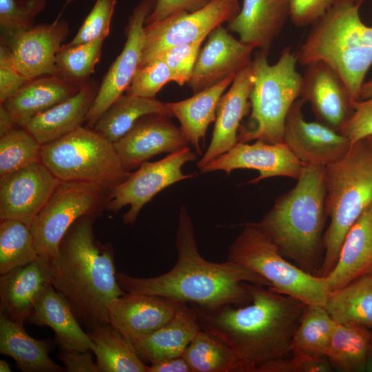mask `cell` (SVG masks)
Listing matches in <instances>:
<instances>
[{
	"mask_svg": "<svg viewBox=\"0 0 372 372\" xmlns=\"http://www.w3.org/2000/svg\"><path fill=\"white\" fill-rule=\"evenodd\" d=\"M175 245L177 260L167 272L151 278L116 273L126 293L158 296L206 309L242 305L251 300L252 285L269 287L262 278L227 260L212 262L199 253L192 220L180 208Z\"/></svg>",
	"mask_w": 372,
	"mask_h": 372,
	"instance_id": "6da1fadb",
	"label": "cell"
},
{
	"mask_svg": "<svg viewBox=\"0 0 372 372\" xmlns=\"http://www.w3.org/2000/svg\"><path fill=\"white\" fill-rule=\"evenodd\" d=\"M203 330L231 347L247 372L292 353V340L306 304L265 286L252 285L242 305L206 309L191 304Z\"/></svg>",
	"mask_w": 372,
	"mask_h": 372,
	"instance_id": "7a4b0ae2",
	"label": "cell"
},
{
	"mask_svg": "<svg viewBox=\"0 0 372 372\" xmlns=\"http://www.w3.org/2000/svg\"><path fill=\"white\" fill-rule=\"evenodd\" d=\"M97 218L77 220L63 237L51 261L52 285L87 332L109 322L108 303L126 293L117 280L112 245L95 238Z\"/></svg>",
	"mask_w": 372,
	"mask_h": 372,
	"instance_id": "3957f363",
	"label": "cell"
},
{
	"mask_svg": "<svg viewBox=\"0 0 372 372\" xmlns=\"http://www.w3.org/2000/svg\"><path fill=\"white\" fill-rule=\"evenodd\" d=\"M324 167L304 166L296 185L254 223L285 257L316 276L322 262L323 230L328 217Z\"/></svg>",
	"mask_w": 372,
	"mask_h": 372,
	"instance_id": "277c9868",
	"label": "cell"
},
{
	"mask_svg": "<svg viewBox=\"0 0 372 372\" xmlns=\"http://www.w3.org/2000/svg\"><path fill=\"white\" fill-rule=\"evenodd\" d=\"M360 0H341L311 25L300 46L303 66L322 61L340 77L353 101L360 100L366 74L372 65V26L360 16Z\"/></svg>",
	"mask_w": 372,
	"mask_h": 372,
	"instance_id": "5b68a950",
	"label": "cell"
},
{
	"mask_svg": "<svg viewBox=\"0 0 372 372\" xmlns=\"http://www.w3.org/2000/svg\"><path fill=\"white\" fill-rule=\"evenodd\" d=\"M326 210L330 223L324 233V257L317 276L334 267L343 240L353 225L372 205V149L366 139L352 145L324 167Z\"/></svg>",
	"mask_w": 372,
	"mask_h": 372,
	"instance_id": "8992f818",
	"label": "cell"
},
{
	"mask_svg": "<svg viewBox=\"0 0 372 372\" xmlns=\"http://www.w3.org/2000/svg\"><path fill=\"white\" fill-rule=\"evenodd\" d=\"M268 53L260 50L252 59L255 81L249 94L250 114L240 126L238 143H283L287 115L300 98L302 74L296 70V55L286 47L277 62L271 65Z\"/></svg>",
	"mask_w": 372,
	"mask_h": 372,
	"instance_id": "52a82bcc",
	"label": "cell"
},
{
	"mask_svg": "<svg viewBox=\"0 0 372 372\" xmlns=\"http://www.w3.org/2000/svg\"><path fill=\"white\" fill-rule=\"evenodd\" d=\"M41 162L61 181L90 183L109 193L131 174L123 167L114 143L83 126L42 145Z\"/></svg>",
	"mask_w": 372,
	"mask_h": 372,
	"instance_id": "ba28073f",
	"label": "cell"
},
{
	"mask_svg": "<svg viewBox=\"0 0 372 372\" xmlns=\"http://www.w3.org/2000/svg\"><path fill=\"white\" fill-rule=\"evenodd\" d=\"M227 260L253 271L280 293L306 304L325 306L329 291L325 277L310 273L285 257L254 223L244 225L228 249Z\"/></svg>",
	"mask_w": 372,
	"mask_h": 372,
	"instance_id": "9c48e42d",
	"label": "cell"
},
{
	"mask_svg": "<svg viewBox=\"0 0 372 372\" xmlns=\"http://www.w3.org/2000/svg\"><path fill=\"white\" fill-rule=\"evenodd\" d=\"M109 194L93 183L61 181L30 225L39 256L53 260L69 228L82 217L100 216Z\"/></svg>",
	"mask_w": 372,
	"mask_h": 372,
	"instance_id": "30bf717a",
	"label": "cell"
},
{
	"mask_svg": "<svg viewBox=\"0 0 372 372\" xmlns=\"http://www.w3.org/2000/svg\"><path fill=\"white\" fill-rule=\"evenodd\" d=\"M240 10L238 1L211 0L196 11H181L165 19L145 25L144 44L139 66L172 46L204 40L214 29L233 19Z\"/></svg>",
	"mask_w": 372,
	"mask_h": 372,
	"instance_id": "8fae6325",
	"label": "cell"
},
{
	"mask_svg": "<svg viewBox=\"0 0 372 372\" xmlns=\"http://www.w3.org/2000/svg\"><path fill=\"white\" fill-rule=\"evenodd\" d=\"M196 159V154L185 146L161 160L144 163L110 193L106 209L118 211L130 205L123 221L125 225L133 224L143 207L156 194L174 183L194 176L192 174H185L182 167Z\"/></svg>",
	"mask_w": 372,
	"mask_h": 372,
	"instance_id": "7c38bea8",
	"label": "cell"
},
{
	"mask_svg": "<svg viewBox=\"0 0 372 372\" xmlns=\"http://www.w3.org/2000/svg\"><path fill=\"white\" fill-rule=\"evenodd\" d=\"M156 1L141 0L134 8L125 28V45L99 85L85 120L86 127L92 128L130 85L141 63L145 20L153 10Z\"/></svg>",
	"mask_w": 372,
	"mask_h": 372,
	"instance_id": "4fadbf2b",
	"label": "cell"
},
{
	"mask_svg": "<svg viewBox=\"0 0 372 372\" xmlns=\"http://www.w3.org/2000/svg\"><path fill=\"white\" fill-rule=\"evenodd\" d=\"M61 180L41 161L0 176V220L30 227Z\"/></svg>",
	"mask_w": 372,
	"mask_h": 372,
	"instance_id": "5bb4252c",
	"label": "cell"
},
{
	"mask_svg": "<svg viewBox=\"0 0 372 372\" xmlns=\"http://www.w3.org/2000/svg\"><path fill=\"white\" fill-rule=\"evenodd\" d=\"M298 98L291 107L285 123L283 142L304 166L326 167L342 156L351 146L340 132L318 121H307Z\"/></svg>",
	"mask_w": 372,
	"mask_h": 372,
	"instance_id": "9a60e30c",
	"label": "cell"
},
{
	"mask_svg": "<svg viewBox=\"0 0 372 372\" xmlns=\"http://www.w3.org/2000/svg\"><path fill=\"white\" fill-rule=\"evenodd\" d=\"M237 143L231 149L200 169L201 173L234 169H254L259 176L247 183H257L271 177L299 178L304 165L283 142L268 143L262 141Z\"/></svg>",
	"mask_w": 372,
	"mask_h": 372,
	"instance_id": "2e32d148",
	"label": "cell"
},
{
	"mask_svg": "<svg viewBox=\"0 0 372 372\" xmlns=\"http://www.w3.org/2000/svg\"><path fill=\"white\" fill-rule=\"evenodd\" d=\"M69 32V24L56 19L50 23L35 24L27 30L1 36V42L10 49L19 73L30 81L55 75L56 56Z\"/></svg>",
	"mask_w": 372,
	"mask_h": 372,
	"instance_id": "e0dca14e",
	"label": "cell"
},
{
	"mask_svg": "<svg viewBox=\"0 0 372 372\" xmlns=\"http://www.w3.org/2000/svg\"><path fill=\"white\" fill-rule=\"evenodd\" d=\"M169 118L160 114L144 116L114 143L127 171L140 167L154 156L187 146L189 143L180 128L174 125Z\"/></svg>",
	"mask_w": 372,
	"mask_h": 372,
	"instance_id": "ac0fdd59",
	"label": "cell"
},
{
	"mask_svg": "<svg viewBox=\"0 0 372 372\" xmlns=\"http://www.w3.org/2000/svg\"><path fill=\"white\" fill-rule=\"evenodd\" d=\"M300 98L309 103L317 121L339 132L353 111L354 101L345 84L322 61L305 66Z\"/></svg>",
	"mask_w": 372,
	"mask_h": 372,
	"instance_id": "d6986e66",
	"label": "cell"
},
{
	"mask_svg": "<svg viewBox=\"0 0 372 372\" xmlns=\"http://www.w3.org/2000/svg\"><path fill=\"white\" fill-rule=\"evenodd\" d=\"M254 49L235 39L222 25L216 28L198 52L189 87L196 94L236 75L251 63Z\"/></svg>",
	"mask_w": 372,
	"mask_h": 372,
	"instance_id": "ffe728a7",
	"label": "cell"
},
{
	"mask_svg": "<svg viewBox=\"0 0 372 372\" xmlns=\"http://www.w3.org/2000/svg\"><path fill=\"white\" fill-rule=\"evenodd\" d=\"M181 303L155 295L125 293L108 303L109 323L134 343L167 324Z\"/></svg>",
	"mask_w": 372,
	"mask_h": 372,
	"instance_id": "44dd1931",
	"label": "cell"
},
{
	"mask_svg": "<svg viewBox=\"0 0 372 372\" xmlns=\"http://www.w3.org/2000/svg\"><path fill=\"white\" fill-rule=\"evenodd\" d=\"M254 81L251 63L236 75L229 90L221 96L209 145L197 163L199 169L228 152L238 143L240 123L250 111L249 94Z\"/></svg>",
	"mask_w": 372,
	"mask_h": 372,
	"instance_id": "7402d4cb",
	"label": "cell"
},
{
	"mask_svg": "<svg viewBox=\"0 0 372 372\" xmlns=\"http://www.w3.org/2000/svg\"><path fill=\"white\" fill-rule=\"evenodd\" d=\"M52 285L51 262L40 256L34 261L1 275L0 312L23 324L34 311L41 291Z\"/></svg>",
	"mask_w": 372,
	"mask_h": 372,
	"instance_id": "603a6c76",
	"label": "cell"
},
{
	"mask_svg": "<svg viewBox=\"0 0 372 372\" xmlns=\"http://www.w3.org/2000/svg\"><path fill=\"white\" fill-rule=\"evenodd\" d=\"M291 0H243L238 14L227 29L247 45L269 52L275 38L290 16Z\"/></svg>",
	"mask_w": 372,
	"mask_h": 372,
	"instance_id": "cb8c5ba5",
	"label": "cell"
},
{
	"mask_svg": "<svg viewBox=\"0 0 372 372\" xmlns=\"http://www.w3.org/2000/svg\"><path fill=\"white\" fill-rule=\"evenodd\" d=\"M99 86L88 80L77 93L32 118L23 127L42 145L82 126Z\"/></svg>",
	"mask_w": 372,
	"mask_h": 372,
	"instance_id": "d4e9b609",
	"label": "cell"
},
{
	"mask_svg": "<svg viewBox=\"0 0 372 372\" xmlns=\"http://www.w3.org/2000/svg\"><path fill=\"white\" fill-rule=\"evenodd\" d=\"M372 269V205L356 220L342 244L337 262L325 277L330 293Z\"/></svg>",
	"mask_w": 372,
	"mask_h": 372,
	"instance_id": "484cf974",
	"label": "cell"
},
{
	"mask_svg": "<svg viewBox=\"0 0 372 372\" xmlns=\"http://www.w3.org/2000/svg\"><path fill=\"white\" fill-rule=\"evenodd\" d=\"M200 330L193 307L182 302L167 324L133 344L145 363L153 364L181 356Z\"/></svg>",
	"mask_w": 372,
	"mask_h": 372,
	"instance_id": "4316f807",
	"label": "cell"
},
{
	"mask_svg": "<svg viewBox=\"0 0 372 372\" xmlns=\"http://www.w3.org/2000/svg\"><path fill=\"white\" fill-rule=\"evenodd\" d=\"M81 85L56 75H46L26 82L2 105L19 127L34 116L72 96Z\"/></svg>",
	"mask_w": 372,
	"mask_h": 372,
	"instance_id": "83f0119b",
	"label": "cell"
},
{
	"mask_svg": "<svg viewBox=\"0 0 372 372\" xmlns=\"http://www.w3.org/2000/svg\"><path fill=\"white\" fill-rule=\"evenodd\" d=\"M28 321L50 327L62 348L79 351L92 349V342L87 332L83 331L68 302L52 285L45 287L38 296Z\"/></svg>",
	"mask_w": 372,
	"mask_h": 372,
	"instance_id": "f1b7e54d",
	"label": "cell"
},
{
	"mask_svg": "<svg viewBox=\"0 0 372 372\" xmlns=\"http://www.w3.org/2000/svg\"><path fill=\"white\" fill-rule=\"evenodd\" d=\"M235 76L230 75L189 99L167 103L172 115L178 120L185 137L198 154H201L200 139L205 138L209 125L215 121L218 102Z\"/></svg>",
	"mask_w": 372,
	"mask_h": 372,
	"instance_id": "f546056e",
	"label": "cell"
},
{
	"mask_svg": "<svg viewBox=\"0 0 372 372\" xmlns=\"http://www.w3.org/2000/svg\"><path fill=\"white\" fill-rule=\"evenodd\" d=\"M50 344L33 338L23 324L10 320L0 312V353L12 358L23 372H62L65 368L49 356Z\"/></svg>",
	"mask_w": 372,
	"mask_h": 372,
	"instance_id": "4dcf8cb0",
	"label": "cell"
},
{
	"mask_svg": "<svg viewBox=\"0 0 372 372\" xmlns=\"http://www.w3.org/2000/svg\"><path fill=\"white\" fill-rule=\"evenodd\" d=\"M87 333L99 372H146L147 364L139 358L133 343L109 322Z\"/></svg>",
	"mask_w": 372,
	"mask_h": 372,
	"instance_id": "1f68e13d",
	"label": "cell"
},
{
	"mask_svg": "<svg viewBox=\"0 0 372 372\" xmlns=\"http://www.w3.org/2000/svg\"><path fill=\"white\" fill-rule=\"evenodd\" d=\"M160 114L173 116L167 103L131 94L121 95L99 118L92 129L114 143L143 116Z\"/></svg>",
	"mask_w": 372,
	"mask_h": 372,
	"instance_id": "d6a6232c",
	"label": "cell"
},
{
	"mask_svg": "<svg viewBox=\"0 0 372 372\" xmlns=\"http://www.w3.org/2000/svg\"><path fill=\"white\" fill-rule=\"evenodd\" d=\"M324 307L338 324L372 330V276L365 274L330 293Z\"/></svg>",
	"mask_w": 372,
	"mask_h": 372,
	"instance_id": "836d02e7",
	"label": "cell"
},
{
	"mask_svg": "<svg viewBox=\"0 0 372 372\" xmlns=\"http://www.w3.org/2000/svg\"><path fill=\"white\" fill-rule=\"evenodd\" d=\"M371 330L353 324H338L325 358L342 372L365 371Z\"/></svg>",
	"mask_w": 372,
	"mask_h": 372,
	"instance_id": "e575fe53",
	"label": "cell"
},
{
	"mask_svg": "<svg viewBox=\"0 0 372 372\" xmlns=\"http://www.w3.org/2000/svg\"><path fill=\"white\" fill-rule=\"evenodd\" d=\"M182 356L193 372H247L231 347L203 330L197 333Z\"/></svg>",
	"mask_w": 372,
	"mask_h": 372,
	"instance_id": "d590c367",
	"label": "cell"
},
{
	"mask_svg": "<svg viewBox=\"0 0 372 372\" xmlns=\"http://www.w3.org/2000/svg\"><path fill=\"white\" fill-rule=\"evenodd\" d=\"M337 323L324 306L306 304L292 340V353L325 358Z\"/></svg>",
	"mask_w": 372,
	"mask_h": 372,
	"instance_id": "8d00e7d4",
	"label": "cell"
},
{
	"mask_svg": "<svg viewBox=\"0 0 372 372\" xmlns=\"http://www.w3.org/2000/svg\"><path fill=\"white\" fill-rule=\"evenodd\" d=\"M39 257L30 227L17 220L0 223V275Z\"/></svg>",
	"mask_w": 372,
	"mask_h": 372,
	"instance_id": "74e56055",
	"label": "cell"
},
{
	"mask_svg": "<svg viewBox=\"0 0 372 372\" xmlns=\"http://www.w3.org/2000/svg\"><path fill=\"white\" fill-rule=\"evenodd\" d=\"M103 39L68 45H62L56 56L55 75L82 85L94 73L101 56Z\"/></svg>",
	"mask_w": 372,
	"mask_h": 372,
	"instance_id": "f35d334b",
	"label": "cell"
},
{
	"mask_svg": "<svg viewBox=\"0 0 372 372\" xmlns=\"http://www.w3.org/2000/svg\"><path fill=\"white\" fill-rule=\"evenodd\" d=\"M41 145L24 127L0 136V176L41 161Z\"/></svg>",
	"mask_w": 372,
	"mask_h": 372,
	"instance_id": "ab89813d",
	"label": "cell"
},
{
	"mask_svg": "<svg viewBox=\"0 0 372 372\" xmlns=\"http://www.w3.org/2000/svg\"><path fill=\"white\" fill-rule=\"evenodd\" d=\"M46 0H0L1 36L27 30L45 8Z\"/></svg>",
	"mask_w": 372,
	"mask_h": 372,
	"instance_id": "60d3db41",
	"label": "cell"
},
{
	"mask_svg": "<svg viewBox=\"0 0 372 372\" xmlns=\"http://www.w3.org/2000/svg\"><path fill=\"white\" fill-rule=\"evenodd\" d=\"M169 81H172V76L168 67L161 59L156 57L137 68L125 93L154 99L161 89Z\"/></svg>",
	"mask_w": 372,
	"mask_h": 372,
	"instance_id": "b9f144b4",
	"label": "cell"
},
{
	"mask_svg": "<svg viewBox=\"0 0 372 372\" xmlns=\"http://www.w3.org/2000/svg\"><path fill=\"white\" fill-rule=\"evenodd\" d=\"M116 4V0H96L75 37L66 44L75 45L99 39H105L110 34Z\"/></svg>",
	"mask_w": 372,
	"mask_h": 372,
	"instance_id": "7bdbcfd3",
	"label": "cell"
},
{
	"mask_svg": "<svg viewBox=\"0 0 372 372\" xmlns=\"http://www.w3.org/2000/svg\"><path fill=\"white\" fill-rule=\"evenodd\" d=\"M203 41L172 46L156 56L166 63L171 73L172 81L181 86L188 83Z\"/></svg>",
	"mask_w": 372,
	"mask_h": 372,
	"instance_id": "ee69618b",
	"label": "cell"
},
{
	"mask_svg": "<svg viewBox=\"0 0 372 372\" xmlns=\"http://www.w3.org/2000/svg\"><path fill=\"white\" fill-rule=\"evenodd\" d=\"M286 356L267 361L256 366L254 372H329L333 367L326 358H315L292 353Z\"/></svg>",
	"mask_w": 372,
	"mask_h": 372,
	"instance_id": "f6af8a7d",
	"label": "cell"
},
{
	"mask_svg": "<svg viewBox=\"0 0 372 372\" xmlns=\"http://www.w3.org/2000/svg\"><path fill=\"white\" fill-rule=\"evenodd\" d=\"M351 145L372 135V95L353 103V111L340 130Z\"/></svg>",
	"mask_w": 372,
	"mask_h": 372,
	"instance_id": "bcb514c9",
	"label": "cell"
},
{
	"mask_svg": "<svg viewBox=\"0 0 372 372\" xmlns=\"http://www.w3.org/2000/svg\"><path fill=\"white\" fill-rule=\"evenodd\" d=\"M18 71L10 49L0 45V104L14 94L26 82Z\"/></svg>",
	"mask_w": 372,
	"mask_h": 372,
	"instance_id": "7dc6e473",
	"label": "cell"
},
{
	"mask_svg": "<svg viewBox=\"0 0 372 372\" xmlns=\"http://www.w3.org/2000/svg\"><path fill=\"white\" fill-rule=\"evenodd\" d=\"M341 0H291L290 19L294 25H311Z\"/></svg>",
	"mask_w": 372,
	"mask_h": 372,
	"instance_id": "c3c4849f",
	"label": "cell"
},
{
	"mask_svg": "<svg viewBox=\"0 0 372 372\" xmlns=\"http://www.w3.org/2000/svg\"><path fill=\"white\" fill-rule=\"evenodd\" d=\"M211 0H156L152 12L145 20V25L165 19L181 11L194 12Z\"/></svg>",
	"mask_w": 372,
	"mask_h": 372,
	"instance_id": "681fc988",
	"label": "cell"
},
{
	"mask_svg": "<svg viewBox=\"0 0 372 372\" xmlns=\"http://www.w3.org/2000/svg\"><path fill=\"white\" fill-rule=\"evenodd\" d=\"M91 350L79 351L61 347L59 360L68 372H99Z\"/></svg>",
	"mask_w": 372,
	"mask_h": 372,
	"instance_id": "f907efd6",
	"label": "cell"
},
{
	"mask_svg": "<svg viewBox=\"0 0 372 372\" xmlns=\"http://www.w3.org/2000/svg\"><path fill=\"white\" fill-rule=\"evenodd\" d=\"M146 372H193L183 357L165 359L147 365Z\"/></svg>",
	"mask_w": 372,
	"mask_h": 372,
	"instance_id": "816d5d0a",
	"label": "cell"
},
{
	"mask_svg": "<svg viewBox=\"0 0 372 372\" xmlns=\"http://www.w3.org/2000/svg\"><path fill=\"white\" fill-rule=\"evenodd\" d=\"M19 127L7 110L0 105V136H2L10 130Z\"/></svg>",
	"mask_w": 372,
	"mask_h": 372,
	"instance_id": "f5cc1de1",
	"label": "cell"
},
{
	"mask_svg": "<svg viewBox=\"0 0 372 372\" xmlns=\"http://www.w3.org/2000/svg\"><path fill=\"white\" fill-rule=\"evenodd\" d=\"M372 95V79L364 82L360 93L361 99H364Z\"/></svg>",
	"mask_w": 372,
	"mask_h": 372,
	"instance_id": "db71d44e",
	"label": "cell"
},
{
	"mask_svg": "<svg viewBox=\"0 0 372 372\" xmlns=\"http://www.w3.org/2000/svg\"><path fill=\"white\" fill-rule=\"evenodd\" d=\"M365 371L372 372V330H371V338L368 350Z\"/></svg>",
	"mask_w": 372,
	"mask_h": 372,
	"instance_id": "11a10c76",
	"label": "cell"
},
{
	"mask_svg": "<svg viewBox=\"0 0 372 372\" xmlns=\"http://www.w3.org/2000/svg\"><path fill=\"white\" fill-rule=\"evenodd\" d=\"M0 371L1 372H10V371H12L9 364L6 361H5L3 360H0Z\"/></svg>",
	"mask_w": 372,
	"mask_h": 372,
	"instance_id": "9f6ffc18",
	"label": "cell"
},
{
	"mask_svg": "<svg viewBox=\"0 0 372 372\" xmlns=\"http://www.w3.org/2000/svg\"><path fill=\"white\" fill-rule=\"evenodd\" d=\"M365 139L366 140V141L368 142V143L370 145L371 148L372 149V135L368 136Z\"/></svg>",
	"mask_w": 372,
	"mask_h": 372,
	"instance_id": "6f0895ef",
	"label": "cell"
},
{
	"mask_svg": "<svg viewBox=\"0 0 372 372\" xmlns=\"http://www.w3.org/2000/svg\"><path fill=\"white\" fill-rule=\"evenodd\" d=\"M76 0H66L63 7L65 8L67 6H68L69 4H70L72 2Z\"/></svg>",
	"mask_w": 372,
	"mask_h": 372,
	"instance_id": "680465c9",
	"label": "cell"
},
{
	"mask_svg": "<svg viewBox=\"0 0 372 372\" xmlns=\"http://www.w3.org/2000/svg\"><path fill=\"white\" fill-rule=\"evenodd\" d=\"M369 273L372 276V269L371 270V271L369 272Z\"/></svg>",
	"mask_w": 372,
	"mask_h": 372,
	"instance_id": "91938a15",
	"label": "cell"
},
{
	"mask_svg": "<svg viewBox=\"0 0 372 372\" xmlns=\"http://www.w3.org/2000/svg\"><path fill=\"white\" fill-rule=\"evenodd\" d=\"M231 1H237V0H231Z\"/></svg>",
	"mask_w": 372,
	"mask_h": 372,
	"instance_id": "94428289",
	"label": "cell"
},
{
	"mask_svg": "<svg viewBox=\"0 0 372 372\" xmlns=\"http://www.w3.org/2000/svg\"><path fill=\"white\" fill-rule=\"evenodd\" d=\"M360 1L362 2V1H365V0H360Z\"/></svg>",
	"mask_w": 372,
	"mask_h": 372,
	"instance_id": "6125c7cd",
	"label": "cell"
}]
</instances>
